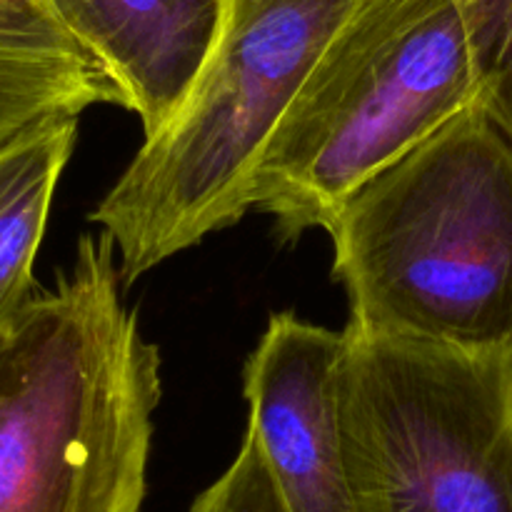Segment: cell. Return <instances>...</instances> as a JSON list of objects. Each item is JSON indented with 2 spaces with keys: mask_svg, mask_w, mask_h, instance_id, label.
<instances>
[{
  "mask_svg": "<svg viewBox=\"0 0 512 512\" xmlns=\"http://www.w3.org/2000/svg\"><path fill=\"white\" fill-rule=\"evenodd\" d=\"M115 240L83 235L70 270L0 328V512H140L160 353L120 298Z\"/></svg>",
  "mask_w": 512,
  "mask_h": 512,
  "instance_id": "obj_1",
  "label": "cell"
},
{
  "mask_svg": "<svg viewBox=\"0 0 512 512\" xmlns=\"http://www.w3.org/2000/svg\"><path fill=\"white\" fill-rule=\"evenodd\" d=\"M328 235L348 333L512 350V140L480 103L360 185Z\"/></svg>",
  "mask_w": 512,
  "mask_h": 512,
  "instance_id": "obj_2",
  "label": "cell"
},
{
  "mask_svg": "<svg viewBox=\"0 0 512 512\" xmlns=\"http://www.w3.org/2000/svg\"><path fill=\"white\" fill-rule=\"evenodd\" d=\"M475 103L460 0H360L265 143L250 205L283 240L328 233L360 185Z\"/></svg>",
  "mask_w": 512,
  "mask_h": 512,
  "instance_id": "obj_3",
  "label": "cell"
},
{
  "mask_svg": "<svg viewBox=\"0 0 512 512\" xmlns=\"http://www.w3.org/2000/svg\"><path fill=\"white\" fill-rule=\"evenodd\" d=\"M360 0H228L213 55L175 118L143 140L90 220L115 240L120 278L233 228L260 153Z\"/></svg>",
  "mask_w": 512,
  "mask_h": 512,
  "instance_id": "obj_4",
  "label": "cell"
},
{
  "mask_svg": "<svg viewBox=\"0 0 512 512\" xmlns=\"http://www.w3.org/2000/svg\"><path fill=\"white\" fill-rule=\"evenodd\" d=\"M345 333L335 398L360 512H512V350Z\"/></svg>",
  "mask_w": 512,
  "mask_h": 512,
  "instance_id": "obj_5",
  "label": "cell"
},
{
  "mask_svg": "<svg viewBox=\"0 0 512 512\" xmlns=\"http://www.w3.org/2000/svg\"><path fill=\"white\" fill-rule=\"evenodd\" d=\"M345 333L275 313L243 370L248 430L260 440L290 512H360L338 423Z\"/></svg>",
  "mask_w": 512,
  "mask_h": 512,
  "instance_id": "obj_6",
  "label": "cell"
},
{
  "mask_svg": "<svg viewBox=\"0 0 512 512\" xmlns=\"http://www.w3.org/2000/svg\"><path fill=\"white\" fill-rule=\"evenodd\" d=\"M60 23L98 60L120 108L163 130L193 90L228 18V0H48Z\"/></svg>",
  "mask_w": 512,
  "mask_h": 512,
  "instance_id": "obj_7",
  "label": "cell"
},
{
  "mask_svg": "<svg viewBox=\"0 0 512 512\" xmlns=\"http://www.w3.org/2000/svg\"><path fill=\"white\" fill-rule=\"evenodd\" d=\"M120 93L48 0H0V150Z\"/></svg>",
  "mask_w": 512,
  "mask_h": 512,
  "instance_id": "obj_8",
  "label": "cell"
},
{
  "mask_svg": "<svg viewBox=\"0 0 512 512\" xmlns=\"http://www.w3.org/2000/svg\"><path fill=\"white\" fill-rule=\"evenodd\" d=\"M75 140L78 120H65L0 150V328L35 290V255Z\"/></svg>",
  "mask_w": 512,
  "mask_h": 512,
  "instance_id": "obj_9",
  "label": "cell"
},
{
  "mask_svg": "<svg viewBox=\"0 0 512 512\" xmlns=\"http://www.w3.org/2000/svg\"><path fill=\"white\" fill-rule=\"evenodd\" d=\"M480 78V105L512 140V0H460Z\"/></svg>",
  "mask_w": 512,
  "mask_h": 512,
  "instance_id": "obj_10",
  "label": "cell"
},
{
  "mask_svg": "<svg viewBox=\"0 0 512 512\" xmlns=\"http://www.w3.org/2000/svg\"><path fill=\"white\" fill-rule=\"evenodd\" d=\"M188 512H290L263 445L250 430L230 468L195 498Z\"/></svg>",
  "mask_w": 512,
  "mask_h": 512,
  "instance_id": "obj_11",
  "label": "cell"
}]
</instances>
